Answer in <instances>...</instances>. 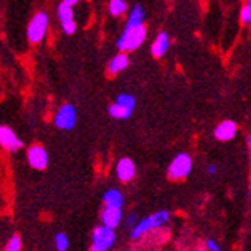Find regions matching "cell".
<instances>
[{
	"instance_id": "cell-6",
	"label": "cell",
	"mask_w": 251,
	"mask_h": 251,
	"mask_svg": "<svg viewBox=\"0 0 251 251\" xmlns=\"http://www.w3.org/2000/svg\"><path fill=\"white\" fill-rule=\"evenodd\" d=\"M77 109L72 104H61L54 115V126L60 130H72L77 126Z\"/></svg>"
},
{
	"instance_id": "cell-22",
	"label": "cell",
	"mask_w": 251,
	"mask_h": 251,
	"mask_svg": "<svg viewBox=\"0 0 251 251\" xmlns=\"http://www.w3.org/2000/svg\"><path fill=\"white\" fill-rule=\"evenodd\" d=\"M241 20L242 23L251 26V0H247L244 6L241 8Z\"/></svg>"
},
{
	"instance_id": "cell-25",
	"label": "cell",
	"mask_w": 251,
	"mask_h": 251,
	"mask_svg": "<svg viewBox=\"0 0 251 251\" xmlns=\"http://www.w3.org/2000/svg\"><path fill=\"white\" fill-rule=\"evenodd\" d=\"M207 173L210 175V176H215V175L218 173V167H216L215 164H210V166L207 167Z\"/></svg>"
},
{
	"instance_id": "cell-24",
	"label": "cell",
	"mask_w": 251,
	"mask_h": 251,
	"mask_svg": "<svg viewBox=\"0 0 251 251\" xmlns=\"http://www.w3.org/2000/svg\"><path fill=\"white\" fill-rule=\"evenodd\" d=\"M205 245H207V250L208 251H224V248L215 239H207Z\"/></svg>"
},
{
	"instance_id": "cell-17",
	"label": "cell",
	"mask_w": 251,
	"mask_h": 251,
	"mask_svg": "<svg viewBox=\"0 0 251 251\" xmlns=\"http://www.w3.org/2000/svg\"><path fill=\"white\" fill-rule=\"evenodd\" d=\"M107 112H109V115H110L112 118H115V120H127V118H130L132 114H133L132 110L126 109V107H123V106H120V104L115 103V101L107 107Z\"/></svg>"
},
{
	"instance_id": "cell-18",
	"label": "cell",
	"mask_w": 251,
	"mask_h": 251,
	"mask_svg": "<svg viewBox=\"0 0 251 251\" xmlns=\"http://www.w3.org/2000/svg\"><path fill=\"white\" fill-rule=\"evenodd\" d=\"M146 22V9L143 5H135L130 11L126 23H132V25H140Z\"/></svg>"
},
{
	"instance_id": "cell-28",
	"label": "cell",
	"mask_w": 251,
	"mask_h": 251,
	"mask_svg": "<svg viewBox=\"0 0 251 251\" xmlns=\"http://www.w3.org/2000/svg\"><path fill=\"white\" fill-rule=\"evenodd\" d=\"M87 251H106V250H101V248H97V247H92V245H91V248L87 250Z\"/></svg>"
},
{
	"instance_id": "cell-13",
	"label": "cell",
	"mask_w": 251,
	"mask_h": 251,
	"mask_svg": "<svg viewBox=\"0 0 251 251\" xmlns=\"http://www.w3.org/2000/svg\"><path fill=\"white\" fill-rule=\"evenodd\" d=\"M170 35L167 31H159L155 37V40L152 42V45H150V52H152V55L155 58H162L167 51L170 49Z\"/></svg>"
},
{
	"instance_id": "cell-27",
	"label": "cell",
	"mask_w": 251,
	"mask_h": 251,
	"mask_svg": "<svg viewBox=\"0 0 251 251\" xmlns=\"http://www.w3.org/2000/svg\"><path fill=\"white\" fill-rule=\"evenodd\" d=\"M61 2L66 3V5H71V6H75V5L80 2V0H61Z\"/></svg>"
},
{
	"instance_id": "cell-8",
	"label": "cell",
	"mask_w": 251,
	"mask_h": 251,
	"mask_svg": "<svg viewBox=\"0 0 251 251\" xmlns=\"http://www.w3.org/2000/svg\"><path fill=\"white\" fill-rule=\"evenodd\" d=\"M22 147H23V141L20 140V136L9 126L0 124V149L6 150L9 153H14L19 152Z\"/></svg>"
},
{
	"instance_id": "cell-9",
	"label": "cell",
	"mask_w": 251,
	"mask_h": 251,
	"mask_svg": "<svg viewBox=\"0 0 251 251\" xmlns=\"http://www.w3.org/2000/svg\"><path fill=\"white\" fill-rule=\"evenodd\" d=\"M57 16H58L63 32L68 35L75 34V31H77V22L74 19V6L61 2L57 8Z\"/></svg>"
},
{
	"instance_id": "cell-5",
	"label": "cell",
	"mask_w": 251,
	"mask_h": 251,
	"mask_svg": "<svg viewBox=\"0 0 251 251\" xmlns=\"http://www.w3.org/2000/svg\"><path fill=\"white\" fill-rule=\"evenodd\" d=\"M117 244V230L109 228L106 225H97L91 234V245L109 251Z\"/></svg>"
},
{
	"instance_id": "cell-16",
	"label": "cell",
	"mask_w": 251,
	"mask_h": 251,
	"mask_svg": "<svg viewBox=\"0 0 251 251\" xmlns=\"http://www.w3.org/2000/svg\"><path fill=\"white\" fill-rule=\"evenodd\" d=\"M107 9L112 17H121L127 12L129 6H127V2H126V0H109Z\"/></svg>"
},
{
	"instance_id": "cell-14",
	"label": "cell",
	"mask_w": 251,
	"mask_h": 251,
	"mask_svg": "<svg viewBox=\"0 0 251 251\" xmlns=\"http://www.w3.org/2000/svg\"><path fill=\"white\" fill-rule=\"evenodd\" d=\"M130 65V58H129V54L127 52H118L117 55H114L109 63H107V74L110 77H114V75L123 72L129 68Z\"/></svg>"
},
{
	"instance_id": "cell-20",
	"label": "cell",
	"mask_w": 251,
	"mask_h": 251,
	"mask_svg": "<svg viewBox=\"0 0 251 251\" xmlns=\"http://www.w3.org/2000/svg\"><path fill=\"white\" fill-rule=\"evenodd\" d=\"M115 103H118L120 106L126 107V109H129V110H135L136 107V98L132 95V94H120L117 98H115Z\"/></svg>"
},
{
	"instance_id": "cell-2",
	"label": "cell",
	"mask_w": 251,
	"mask_h": 251,
	"mask_svg": "<svg viewBox=\"0 0 251 251\" xmlns=\"http://www.w3.org/2000/svg\"><path fill=\"white\" fill-rule=\"evenodd\" d=\"M147 39V28L146 23L140 25H132L126 23V26L120 35V39L117 40V48L120 52H132L136 51L138 48H141V45Z\"/></svg>"
},
{
	"instance_id": "cell-1",
	"label": "cell",
	"mask_w": 251,
	"mask_h": 251,
	"mask_svg": "<svg viewBox=\"0 0 251 251\" xmlns=\"http://www.w3.org/2000/svg\"><path fill=\"white\" fill-rule=\"evenodd\" d=\"M172 219V213L169 210H158L152 215H149L143 219L138 221V224L129 231L130 239L138 241L141 237L147 236L149 233H152L158 228H162L164 225H167Z\"/></svg>"
},
{
	"instance_id": "cell-11",
	"label": "cell",
	"mask_w": 251,
	"mask_h": 251,
	"mask_svg": "<svg viewBox=\"0 0 251 251\" xmlns=\"http://www.w3.org/2000/svg\"><path fill=\"white\" fill-rule=\"evenodd\" d=\"M115 175H117L118 181H121L124 184L133 181L135 176H136V164H135V161L132 158H127V156L120 158L117 161V164H115Z\"/></svg>"
},
{
	"instance_id": "cell-3",
	"label": "cell",
	"mask_w": 251,
	"mask_h": 251,
	"mask_svg": "<svg viewBox=\"0 0 251 251\" xmlns=\"http://www.w3.org/2000/svg\"><path fill=\"white\" fill-rule=\"evenodd\" d=\"M193 170V158L187 152H179L175 155V158L170 161L167 167V176L172 181H182Z\"/></svg>"
},
{
	"instance_id": "cell-10",
	"label": "cell",
	"mask_w": 251,
	"mask_h": 251,
	"mask_svg": "<svg viewBox=\"0 0 251 251\" xmlns=\"http://www.w3.org/2000/svg\"><path fill=\"white\" fill-rule=\"evenodd\" d=\"M123 219H124L123 208L103 205L101 213H100V224L101 225H106V227H109V228L117 230L123 224Z\"/></svg>"
},
{
	"instance_id": "cell-7",
	"label": "cell",
	"mask_w": 251,
	"mask_h": 251,
	"mask_svg": "<svg viewBox=\"0 0 251 251\" xmlns=\"http://www.w3.org/2000/svg\"><path fill=\"white\" fill-rule=\"evenodd\" d=\"M26 161L31 169L45 170L49 166V153L42 144H32L26 150Z\"/></svg>"
},
{
	"instance_id": "cell-21",
	"label": "cell",
	"mask_w": 251,
	"mask_h": 251,
	"mask_svg": "<svg viewBox=\"0 0 251 251\" xmlns=\"http://www.w3.org/2000/svg\"><path fill=\"white\" fill-rule=\"evenodd\" d=\"M22 248H23L22 237L19 234H11L3 247V251H22Z\"/></svg>"
},
{
	"instance_id": "cell-19",
	"label": "cell",
	"mask_w": 251,
	"mask_h": 251,
	"mask_svg": "<svg viewBox=\"0 0 251 251\" xmlns=\"http://www.w3.org/2000/svg\"><path fill=\"white\" fill-rule=\"evenodd\" d=\"M54 247L57 251H69L71 248V239L65 231H58L54 236Z\"/></svg>"
},
{
	"instance_id": "cell-15",
	"label": "cell",
	"mask_w": 251,
	"mask_h": 251,
	"mask_svg": "<svg viewBox=\"0 0 251 251\" xmlns=\"http://www.w3.org/2000/svg\"><path fill=\"white\" fill-rule=\"evenodd\" d=\"M101 201H103V205L124 208L126 196H124V193L120 190V188H117V187H110V188H107V190L103 193Z\"/></svg>"
},
{
	"instance_id": "cell-12",
	"label": "cell",
	"mask_w": 251,
	"mask_h": 251,
	"mask_svg": "<svg viewBox=\"0 0 251 251\" xmlns=\"http://www.w3.org/2000/svg\"><path fill=\"white\" fill-rule=\"evenodd\" d=\"M237 130H239V127H237V124L233 120H224L215 127L213 135H215L218 141L228 143V141L234 140V136L237 135Z\"/></svg>"
},
{
	"instance_id": "cell-26",
	"label": "cell",
	"mask_w": 251,
	"mask_h": 251,
	"mask_svg": "<svg viewBox=\"0 0 251 251\" xmlns=\"http://www.w3.org/2000/svg\"><path fill=\"white\" fill-rule=\"evenodd\" d=\"M247 149H248V158H250V162H251V133L247 138Z\"/></svg>"
},
{
	"instance_id": "cell-23",
	"label": "cell",
	"mask_w": 251,
	"mask_h": 251,
	"mask_svg": "<svg viewBox=\"0 0 251 251\" xmlns=\"http://www.w3.org/2000/svg\"><path fill=\"white\" fill-rule=\"evenodd\" d=\"M138 221H140V218H138V215L136 213H129L127 216H124V219H123V222H124V227L127 228L129 231L135 227V225L138 224Z\"/></svg>"
},
{
	"instance_id": "cell-4",
	"label": "cell",
	"mask_w": 251,
	"mask_h": 251,
	"mask_svg": "<svg viewBox=\"0 0 251 251\" xmlns=\"http://www.w3.org/2000/svg\"><path fill=\"white\" fill-rule=\"evenodd\" d=\"M49 28V17L45 11H39L34 17L31 19L28 29H26V37L32 45H39L45 40Z\"/></svg>"
}]
</instances>
